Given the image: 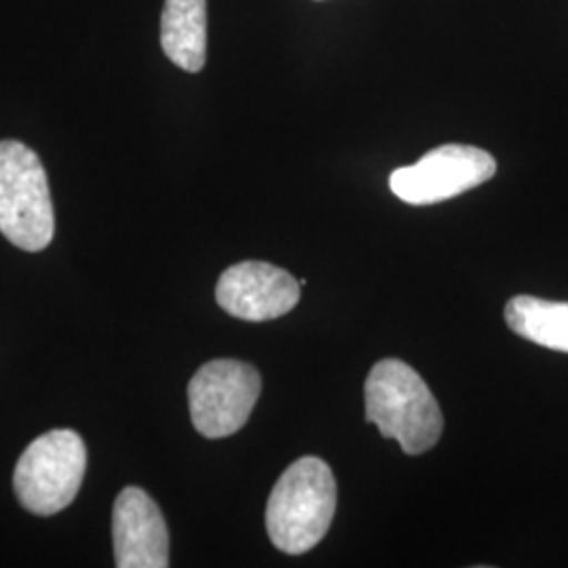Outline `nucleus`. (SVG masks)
Segmentation results:
<instances>
[{
  "instance_id": "nucleus-1",
  "label": "nucleus",
  "mask_w": 568,
  "mask_h": 568,
  "mask_svg": "<svg viewBox=\"0 0 568 568\" xmlns=\"http://www.w3.org/2000/svg\"><path fill=\"white\" fill-rule=\"evenodd\" d=\"M366 422L384 438L400 443L406 455H422L443 436V413L422 375L398 358L371 368L365 384Z\"/></svg>"
},
{
  "instance_id": "nucleus-6",
  "label": "nucleus",
  "mask_w": 568,
  "mask_h": 568,
  "mask_svg": "<svg viewBox=\"0 0 568 568\" xmlns=\"http://www.w3.org/2000/svg\"><path fill=\"white\" fill-rule=\"evenodd\" d=\"M495 173L497 163L485 150L447 143L427 152L419 163L396 169L389 175V190L406 204L426 206L466 194Z\"/></svg>"
},
{
  "instance_id": "nucleus-3",
  "label": "nucleus",
  "mask_w": 568,
  "mask_h": 568,
  "mask_svg": "<svg viewBox=\"0 0 568 568\" xmlns=\"http://www.w3.org/2000/svg\"><path fill=\"white\" fill-rule=\"evenodd\" d=\"M0 232L30 253L49 246L55 234L44 166L34 150L16 140L0 142Z\"/></svg>"
},
{
  "instance_id": "nucleus-5",
  "label": "nucleus",
  "mask_w": 568,
  "mask_h": 568,
  "mask_svg": "<svg viewBox=\"0 0 568 568\" xmlns=\"http://www.w3.org/2000/svg\"><path fill=\"white\" fill-rule=\"evenodd\" d=\"M262 392L255 366L241 361H211L187 386L192 424L204 438H225L243 429Z\"/></svg>"
},
{
  "instance_id": "nucleus-7",
  "label": "nucleus",
  "mask_w": 568,
  "mask_h": 568,
  "mask_svg": "<svg viewBox=\"0 0 568 568\" xmlns=\"http://www.w3.org/2000/svg\"><path fill=\"white\" fill-rule=\"evenodd\" d=\"M215 297L230 316L246 323H265L281 318L297 305L302 284L278 265L243 262L220 276Z\"/></svg>"
},
{
  "instance_id": "nucleus-10",
  "label": "nucleus",
  "mask_w": 568,
  "mask_h": 568,
  "mask_svg": "<svg viewBox=\"0 0 568 568\" xmlns=\"http://www.w3.org/2000/svg\"><path fill=\"white\" fill-rule=\"evenodd\" d=\"M506 323L523 339L568 354V304L530 295L511 297Z\"/></svg>"
},
{
  "instance_id": "nucleus-4",
  "label": "nucleus",
  "mask_w": 568,
  "mask_h": 568,
  "mask_svg": "<svg viewBox=\"0 0 568 568\" xmlns=\"http://www.w3.org/2000/svg\"><path fill=\"white\" fill-rule=\"evenodd\" d=\"M87 469V448L74 429H53L21 453L13 487L21 506L37 516H53L68 508Z\"/></svg>"
},
{
  "instance_id": "nucleus-9",
  "label": "nucleus",
  "mask_w": 568,
  "mask_h": 568,
  "mask_svg": "<svg viewBox=\"0 0 568 568\" xmlns=\"http://www.w3.org/2000/svg\"><path fill=\"white\" fill-rule=\"evenodd\" d=\"M164 55L185 72H201L206 61V0H164L161 18Z\"/></svg>"
},
{
  "instance_id": "nucleus-2",
  "label": "nucleus",
  "mask_w": 568,
  "mask_h": 568,
  "mask_svg": "<svg viewBox=\"0 0 568 568\" xmlns=\"http://www.w3.org/2000/svg\"><path fill=\"white\" fill-rule=\"evenodd\" d=\"M337 508V485L318 457H302L272 488L265 528L276 548L300 556L323 541Z\"/></svg>"
},
{
  "instance_id": "nucleus-8",
  "label": "nucleus",
  "mask_w": 568,
  "mask_h": 568,
  "mask_svg": "<svg viewBox=\"0 0 568 568\" xmlns=\"http://www.w3.org/2000/svg\"><path fill=\"white\" fill-rule=\"evenodd\" d=\"M112 537L116 567H169V530L163 511L142 488H122L116 497Z\"/></svg>"
}]
</instances>
